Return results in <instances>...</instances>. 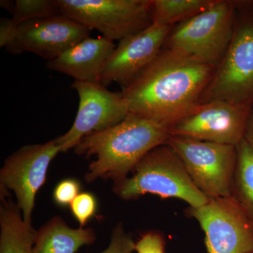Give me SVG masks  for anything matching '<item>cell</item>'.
I'll return each mask as SVG.
<instances>
[{"mask_svg": "<svg viewBox=\"0 0 253 253\" xmlns=\"http://www.w3.org/2000/svg\"><path fill=\"white\" fill-rule=\"evenodd\" d=\"M72 87L79 96V107L72 126L56 139L61 153L75 149L83 138L116 126L129 114L121 91L113 92L100 83L75 81Z\"/></svg>", "mask_w": 253, "mask_h": 253, "instance_id": "30bf717a", "label": "cell"}, {"mask_svg": "<svg viewBox=\"0 0 253 253\" xmlns=\"http://www.w3.org/2000/svg\"><path fill=\"white\" fill-rule=\"evenodd\" d=\"M205 234L208 253H252L253 224L232 196L210 199L201 206L189 207Z\"/></svg>", "mask_w": 253, "mask_h": 253, "instance_id": "ba28073f", "label": "cell"}, {"mask_svg": "<svg viewBox=\"0 0 253 253\" xmlns=\"http://www.w3.org/2000/svg\"><path fill=\"white\" fill-rule=\"evenodd\" d=\"M215 68L163 47L154 61L121 92L129 113L170 128L199 106Z\"/></svg>", "mask_w": 253, "mask_h": 253, "instance_id": "6da1fadb", "label": "cell"}, {"mask_svg": "<svg viewBox=\"0 0 253 253\" xmlns=\"http://www.w3.org/2000/svg\"><path fill=\"white\" fill-rule=\"evenodd\" d=\"M90 31L62 14L32 20L19 25L16 39L6 49L14 54L33 53L49 61L90 37Z\"/></svg>", "mask_w": 253, "mask_h": 253, "instance_id": "7c38bea8", "label": "cell"}, {"mask_svg": "<svg viewBox=\"0 0 253 253\" xmlns=\"http://www.w3.org/2000/svg\"><path fill=\"white\" fill-rule=\"evenodd\" d=\"M170 136L169 126L129 113L116 126L83 138L74 149L79 156H95L84 177L88 183L98 179L114 183L128 177L146 154L167 144Z\"/></svg>", "mask_w": 253, "mask_h": 253, "instance_id": "7a4b0ae2", "label": "cell"}, {"mask_svg": "<svg viewBox=\"0 0 253 253\" xmlns=\"http://www.w3.org/2000/svg\"><path fill=\"white\" fill-rule=\"evenodd\" d=\"M81 184L73 178H68L60 181L53 192V199L58 206L66 207L71 206L78 195L81 194Z\"/></svg>", "mask_w": 253, "mask_h": 253, "instance_id": "44dd1931", "label": "cell"}, {"mask_svg": "<svg viewBox=\"0 0 253 253\" xmlns=\"http://www.w3.org/2000/svg\"><path fill=\"white\" fill-rule=\"evenodd\" d=\"M171 28L152 24L119 41L105 66L100 83L105 86L118 83L122 89L127 86L159 54Z\"/></svg>", "mask_w": 253, "mask_h": 253, "instance_id": "4fadbf2b", "label": "cell"}, {"mask_svg": "<svg viewBox=\"0 0 253 253\" xmlns=\"http://www.w3.org/2000/svg\"><path fill=\"white\" fill-rule=\"evenodd\" d=\"M179 155L195 185L208 199L231 196L237 147L171 136L167 144Z\"/></svg>", "mask_w": 253, "mask_h": 253, "instance_id": "52a82bcc", "label": "cell"}, {"mask_svg": "<svg viewBox=\"0 0 253 253\" xmlns=\"http://www.w3.org/2000/svg\"><path fill=\"white\" fill-rule=\"evenodd\" d=\"M1 7L7 9L10 13L12 14L13 10H14V3L11 1H1Z\"/></svg>", "mask_w": 253, "mask_h": 253, "instance_id": "484cf974", "label": "cell"}, {"mask_svg": "<svg viewBox=\"0 0 253 253\" xmlns=\"http://www.w3.org/2000/svg\"><path fill=\"white\" fill-rule=\"evenodd\" d=\"M132 175L113 183L115 194L124 201L152 194L180 199L197 208L209 199L191 180L179 155L168 144L155 148L136 165Z\"/></svg>", "mask_w": 253, "mask_h": 253, "instance_id": "3957f363", "label": "cell"}, {"mask_svg": "<svg viewBox=\"0 0 253 253\" xmlns=\"http://www.w3.org/2000/svg\"><path fill=\"white\" fill-rule=\"evenodd\" d=\"M244 139L253 151V107L251 109L247 125H246Z\"/></svg>", "mask_w": 253, "mask_h": 253, "instance_id": "d4e9b609", "label": "cell"}, {"mask_svg": "<svg viewBox=\"0 0 253 253\" xmlns=\"http://www.w3.org/2000/svg\"><path fill=\"white\" fill-rule=\"evenodd\" d=\"M96 238L91 228L73 229L62 218L54 217L37 231L33 253H76Z\"/></svg>", "mask_w": 253, "mask_h": 253, "instance_id": "9a60e30c", "label": "cell"}, {"mask_svg": "<svg viewBox=\"0 0 253 253\" xmlns=\"http://www.w3.org/2000/svg\"><path fill=\"white\" fill-rule=\"evenodd\" d=\"M216 0H151L153 24L173 26L212 6Z\"/></svg>", "mask_w": 253, "mask_h": 253, "instance_id": "e0dca14e", "label": "cell"}, {"mask_svg": "<svg viewBox=\"0 0 253 253\" xmlns=\"http://www.w3.org/2000/svg\"><path fill=\"white\" fill-rule=\"evenodd\" d=\"M116 46L104 37H89L48 61L47 68L68 75L75 81L100 83L105 66Z\"/></svg>", "mask_w": 253, "mask_h": 253, "instance_id": "5bb4252c", "label": "cell"}, {"mask_svg": "<svg viewBox=\"0 0 253 253\" xmlns=\"http://www.w3.org/2000/svg\"><path fill=\"white\" fill-rule=\"evenodd\" d=\"M217 101L253 107V1H237L232 41L200 104Z\"/></svg>", "mask_w": 253, "mask_h": 253, "instance_id": "277c9868", "label": "cell"}, {"mask_svg": "<svg viewBox=\"0 0 253 253\" xmlns=\"http://www.w3.org/2000/svg\"><path fill=\"white\" fill-rule=\"evenodd\" d=\"M252 253H253V252Z\"/></svg>", "mask_w": 253, "mask_h": 253, "instance_id": "4316f807", "label": "cell"}, {"mask_svg": "<svg viewBox=\"0 0 253 253\" xmlns=\"http://www.w3.org/2000/svg\"><path fill=\"white\" fill-rule=\"evenodd\" d=\"M166 241L158 231H150L141 235L135 245L137 253H166Z\"/></svg>", "mask_w": 253, "mask_h": 253, "instance_id": "603a6c76", "label": "cell"}, {"mask_svg": "<svg viewBox=\"0 0 253 253\" xmlns=\"http://www.w3.org/2000/svg\"><path fill=\"white\" fill-rule=\"evenodd\" d=\"M60 13L97 30L109 41H121L153 24L151 0H56Z\"/></svg>", "mask_w": 253, "mask_h": 253, "instance_id": "8992f818", "label": "cell"}, {"mask_svg": "<svg viewBox=\"0 0 253 253\" xmlns=\"http://www.w3.org/2000/svg\"><path fill=\"white\" fill-rule=\"evenodd\" d=\"M136 243L125 231L122 223L113 229L109 247L100 253H132L135 251Z\"/></svg>", "mask_w": 253, "mask_h": 253, "instance_id": "7402d4cb", "label": "cell"}, {"mask_svg": "<svg viewBox=\"0 0 253 253\" xmlns=\"http://www.w3.org/2000/svg\"><path fill=\"white\" fill-rule=\"evenodd\" d=\"M236 147L237 166L231 196L253 224V151L244 139Z\"/></svg>", "mask_w": 253, "mask_h": 253, "instance_id": "ac0fdd59", "label": "cell"}, {"mask_svg": "<svg viewBox=\"0 0 253 253\" xmlns=\"http://www.w3.org/2000/svg\"><path fill=\"white\" fill-rule=\"evenodd\" d=\"M251 109L221 101L199 104L171 126L170 134L237 146L244 140Z\"/></svg>", "mask_w": 253, "mask_h": 253, "instance_id": "8fae6325", "label": "cell"}, {"mask_svg": "<svg viewBox=\"0 0 253 253\" xmlns=\"http://www.w3.org/2000/svg\"><path fill=\"white\" fill-rule=\"evenodd\" d=\"M61 153L56 139L23 146L6 158L0 171L1 191H14L23 220L32 224L36 195L44 185L50 163Z\"/></svg>", "mask_w": 253, "mask_h": 253, "instance_id": "9c48e42d", "label": "cell"}, {"mask_svg": "<svg viewBox=\"0 0 253 253\" xmlns=\"http://www.w3.org/2000/svg\"><path fill=\"white\" fill-rule=\"evenodd\" d=\"M70 208L81 227H83L96 214L97 201L91 193H81L73 201Z\"/></svg>", "mask_w": 253, "mask_h": 253, "instance_id": "ffe728a7", "label": "cell"}, {"mask_svg": "<svg viewBox=\"0 0 253 253\" xmlns=\"http://www.w3.org/2000/svg\"><path fill=\"white\" fill-rule=\"evenodd\" d=\"M237 1L216 0L209 9L171 28L163 47L217 67L235 30Z\"/></svg>", "mask_w": 253, "mask_h": 253, "instance_id": "5b68a950", "label": "cell"}, {"mask_svg": "<svg viewBox=\"0 0 253 253\" xmlns=\"http://www.w3.org/2000/svg\"><path fill=\"white\" fill-rule=\"evenodd\" d=\"M0 253H33L37 231L23 220L17 204L1 195Z\"/></svg>", "mask_w": 253, "mask_h": 253, "instance_id": "2e32d148", "label": "cell"}, {"mask_svg": "<svg viewBox=\"0 0 253 253\" xmlns=\"http://www.w3.org/2000/svg\"><path fill=\"white\" fill-rule=\"evenodd\" d=\"M18 27L11 18H2L0 21V46L9 47L17 36Z\"/></svg>", "mask_w": 253, "mask_h": 253, "instance_id": "cb8c5ba5", "label": "cell"}, {"mask_svg": "<svg viewBox=\"0 0 253 253\" xmlns=\"http://www.w3.org/2000/svg\"><path fill=\"white\" fill-rule=\"evenodd\" d=\"M61 14L56 0H16L11 19L16 24Z\"/></svg>", "mask_w": 253, "mask_h": 253, "instance_id": "d6986e66", "label": "cell"}]
</instances>
